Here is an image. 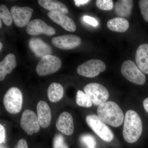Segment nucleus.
I'll return each mask as SVG.
<instances>
[{
    "label": "nucleus",
    "mask_w": 148,
    "mask_h": 148,
    "mask_svg": "<svg viewBox=\"0 0 148 148\" xmlns=\"http://www.w3.org/2000/svg\"><path fill=\"white\" fill-rule=\"evenodd\" d=\"M135 61L141 71L148 74V44H143L139 46L136 52Z\"/></svg>",
    "instance_id": "17"
},
{
    "label": "nucleus",
    "mask_w": 148,
    "mask_h": 148,
    "mask_svg": "<svg viewBox=\"0 0 148 148\" xmlns=\"http://www.w3.org/2000/svg\"><path fill=\"white\" fill-rule=\"evenodd\" d=\"M33 10L32 8L27 7H12L10 9V12L16 26L21 28L29 24Z\"/></svg>",
    "instance_id": "11"
},
{
    "label": "nucleus",
    "mask_w": 148,
    "mask_h": 148,
    "mask_svg": "<svg viewBox=\"0 0 148 148\" xmlns=\"http://www.w3.org/2000/svg\"><path fill=\"white\" fill-rule=\"evenodd\" d=\"M88 125L98 137L106 142H110L114 138L113 133L110 127L97 116L88 115L86 117Z\"/></svg>",
    "instance_id": "3"
},
{
    "label": "nucleus",
    "mask_w": 148,
    "mask_h": 148,
    "mask_svg": "<svg viewBox=\"0 0 148 148\" xmlns=\"http://www.w3.org/2000/svg\"><path fill=\"white\" fill-rule=\"evenodd\" d=\"M143 131V123L140 116L135 111H127L125 116L123 130L124 140L127 143H135L139 140Z\"/></svg>",
    "instance_id": "1"
},
{
    "label": "nucleus",
    "mask_w": 148,
    "mask_h": 148,
    "mask_svg": "<svg viewBox=\"0 0 148 148\" xmlns=\"http://www.w3.org/2000/svg\"><path fill=\"white\" fill-rule=\"evenodd\" d=\"M64 94V88L62 85L58 83H52L48 88V98L52 103L60 101L63 98Z\"/></svg>",
    "instance_id": "22"
},
{
    "label": "nucleus",
    "mask_w": 148,
    "mask_h": 148,
    "mask_svg": "<svg viewBox=\"0 0 148 148\" xmlns=\"http://www.w3.org/2000/svg\"><path fill=\"white\" fill-rule=\"evenodd\" d=\"M56 125L58 130L64 135H71L73 133V119L68 112H63L59 115Z\"/></svg>",
    "instance_id": "13"
},
{
    "label": "nucleus",
    "mask_w": 148,
    "mask_h": 148,
    "mask_svg": "<svg viewBox=\"0 0 148 148\" xmlns=\"http://www.w3.org/2000/svg\"><path fill=\"white\" fill-rule=\"evenodd\" d=\"M143 106L146 112L148 113V97L145 98L143 101Z\"/></svg>",
    "instance_id": "33"
},
{
    "label": "nucleus",
    "mask_w": 148,
    "mask_h": 148,
    "mask_svg": "<svg viewBox=\"0 0 148 148\" xmlns=\"http://www.w3.org/2000/svg\"><path fill=\"white\" fill-rule=\"evenodd\" d=\"M16 66L15 55L13 53L8 54L0 63V80H3L6 75L10 74Z\"/></svg>",
    "instance_id": "18"
},
{
    "label": "nucleus",
    "mask_w": 148,
    "mask_h": 148,
    "mask_svg": "<svg viewBox=\"0 0 148 148\" xmlns=\"http://www.w3.org/2000/svg\"><path fill=\"white\" fill-rule=\"evenodd\" d=\"M80 141L87 148H96V142L95 138L90 134H84L80 137Z\"/></svg>",
    "instance_id": "25"
},
{
    "label": "nucleus",
    "mask_w": 148,
    "mask_h": 148,
    "mask_svg": "<svg viewBox=\"0 0 148 148\" xmlns=\"http://www.w3.org/2000/svg\"><path fill=\"white\" fill-rule=\"evenodd\" d=\"M23 96L21 90L16 87L10 88L4 96L3 104L9 113L16 114L22 109Z\"/></svg>",
    "instance_id": "4"
},
{
    "label": "nucleus",
    "mask_w": 148,
    "mask_h": 148,
    "mask_svg": "<svg viewBox=\"0 0 148 148\" xmlns=\"http://www.w3.org/2000/svg\"><path fill=\"white\" fill-rule=\"evenodd\" d=\"M84 21L93 27H97L98 25V21L95 18L88 15H84L83 17Z\"/></svg>",
    "instance_id": "29"
},
{
    "label": "nucleus",
    "mask_w": 148,
    "mask_h": 148,
    "mask_svg": "<svg viewBox=\"0 0 148 148\" xmlns=\"http://www.w3.org/2000/svg\"><path fill=\"white\" fill-rule=\"evenodd\" d=\"M5 131L4 127L1 124L0 125V143L4 142L5 138Z\"/></svg>",
    "instance_id": "30"
},
{
    "label": "nucleus",
    "mask_w": 148,
    "mask_h": 148,
    "mask_svg": "<svg viewBox=\"0 0 148 148\" xmlns=\"http://www.w3.org/2000/svg\"><path fill=\"white\" fill-rule=\"evenodd\" d=\"M76 102L78 106L84 108H90L92 104L89 97L81 90H78L77 92Z\"/></svg>",
    "instance_id": "23"
},
{
    "label": "nucleus",
    "mask_w": 148,
    "mask_h": 148,
    "mask_svg": "<svg viewBox=\"0 0 148 148\" xmlns=\"http://www.w3.org/2000/svg\"><path fill=\"white\" fill-rule=\"evenodd\" d=\"M26 31L28 34L31 36H37L41 34L52 36L56 33L53 27L40 19H35L30 21L27 25Z\"/></svg>",
    "instance_id": "12"
},
{
    "label": "nucleus",
    "mask_w": 148,
    "mask_h": 148,
    "mask_svg": "<svg viewBox=\"0 0 148 148\" xmlns=\"http://www.w3.org/2000/svg\"><path fill=\"white\" fill-rule=\"evenodd\" d=\"M96 5L101 10H111L114 8V3L112 0H97Z\"/></svg>",
    "instance_id": "26"
},
{
    "label": "nucleus",
    "mask_w": 148,
    "mask_h": 148,
    "mask_svg": "<svg viewBox=\"0 0 148 148\" xmlns=\"http://www.w3.org/2000/svg\"><path fill=\"white\" fill-rule=\"evenodd\" d=\"M0 17L7 26H10L12 24L13 18L11 13L4 5L0 6Z\"/></svg>",
    "instance_id": "24"
},
{
    "label": "nucleus",
    "mask_w": 148,
    "mask_h": 148,
    "mask_svg": "<svg viewBox=\"0 0 148 148\" xmlns=\"http://www.w3.org/2000/svg\"><path fill=\"white\" fill-rule=\"evenodd\" d=\"M53 148H69L63 135L56 134L53 138Z\"/></svg>",
    "instance_id": "27"
},
{
    "label": "nucleus",
    "mask_w": 148,
    "mask_h": 148,
    "mask_svg": "<svg viewBox=\"0 0 148 148\" xmlns=\"http://www.w3.org/2000/svg\"><path fill=\"white\" fill-rule=\"evenodd\" d=\"M51 42L58 49L69 50L78 47L81 44L82 40L76 35H65L54 37L51 40Z\"/></svg>",
    "instance_id": "10"
},
{
    "label": "nucleus",
    "mask_w": 148,
    "mask_h": 148,
    "mask_svg": "<svg viewBox=\"0 0 148 148\" xmlns=\"http://www.w3.org/2000/svg\"><path fill=\"white\" fill-rule=\"evenodd\" d=\"M85 93L91 100L92 104L95 106H100L106 103L109 97V93L103 85L97 83L88 84L84 88Z\"/></svg>",
    "instance_id": "6"
},
{
    "label": "nucleus",
    "mask_w": 148,
    "mask_h": 148,
    "mask_svg": "<svg viewBox=\"0 0 148 148\" xmlns=\"http://www.w3.org/2000/svg\"><path fill=\"white\" fill-rule=\"evenodd\" d=\"M1 148H3L2 147H1Z\"/></svg>",
    "instance_id": "36"
},
{
    "label": "nucleus",
    "mask_w": 148,
    "mask_h": 148,
    "mask_svg": "<svg viewBox=\"0 0 148 148\" xmlns=\"http://www.w3.org/2000/svg\"><path fill=\"white\" fill-rule=\"evenodd\" d=\"M133 6V1L132 0H119L114 5L116 14L119 17L123 18L130 16Z\"/></svg>",
    "instance_id": "20"
},
{
    "label": "nucleus",
    "mask_w": 148,
    "mask_h": 148,
    "mask_svg": "<svg viewBox=\"0 0 148 148\" xmlns=\"http://www.w3.org/2000/svg\"><path fill=\"white\" fill-rule=\"evenodd\" d=\"M38 3L40 6L51 12H60L65 14L69 12L67 7L59 1L39 0Z\"/></svg>",
    "instance_id": "19"
},
{
    "label": "nucleus",
    "mask_w": 148,
    "mask_h": 148,
    "mask_svg": "<svg viewBox=\"0 0 148 148\" xmlns=\"http://www.w3.org/2000/svg\"><path fill=\"white\" fill-rule=\"evenodd\" d=\"M106 69V64L103 61L92 59L79 65L77 68V73L86 77L93 78L105 71Z\"/></svg>",
    "instance_id": "8"
},
{
    "label": "nucleus",
    "mask_w": 148,
    "mask_h": 148,
    "mask_svg": "<svg viewBox=\"0 0 148 148\" xmlns=\"http://www.w3.org/2000/svg\"><path fill=\"white\" fill-rule=\"evenodd\" d=\"M20 125L21 128L30 135L38 132L40 126L36 114L30 110H25L23 112L20 120Z\"/></svg>",
    "instance_id": "9"
},
{
    "label": "nucleus",
    "mask_w": 148,
    "mask_h": 148,
    "mask_svg": "<svg viewBox=\"0 0 148 148\" xmlns=\"http://www.w3.org/2000/svg\"><path fill=\"white\" fill-rule=\"evenodd\" d=\"M37 115L41 127L47 128L50 125L51 113L50 108L45 101H41L37 106Z\"/></svg>",
    "instance_id": "15"
},
{
    "label": "nucleus",
    "mask_w": 148,
    "mask_h": 148,
    "mask_svg": "<svg viewBox=\"0 0 148 148\" xmlns=\"http://www.w3.org/2000/svg\"><path fill=\"white\" fill-rule=\"evenodd\" d=\"M75 5L77 7H79L81 5H84L85 4L90 2L89 0H75L74 1Z\"/></svg>",
    "instance_id": "32"
},
{
    "label": "nucleus",
    "mask_w": 148,
    "mask_h": 148,
    "mask_svg": "<svg viewBox=\"0 0 148 148\" xmlns=\"http://www.w3.org/2000/svg\"><path fill=\"white\" fill-rule=\"evenodd\" d=\"M15 148H28L27 141L24 139H21L18 141Z\"/></svg>",
    "instance_id": "31"
},
{
    "label": "nucleus",
    "mask_w": 148,
    "mask_h": 148,
    "mask_svg": "<svg viewBox=\"0 0 148 148\" xmlns=\"http://www.w3.org/2000/svg\"><path fill=\"white\" fill-rule=\"evenodd\" d=\"M139 6L144 20L148 22V0L139 1Z\"/></svg>",
    "instance_id": "28"
},
{
    "label": "nucleus",
    "mask_w": 148,
    "mask_h": 148,
    "mask_svg": "<svg viewBox=\"0 0 148 148\" xmlns=\"http://www.w3.org/2000/svg\"><path fill=\"white\" fill-rule=\"evenodd\" d=\"M2 25V21L1 20H1H0V27H1V28Z\"/></svg>",
    "instance_id": "35"
},
{
    "label": "nucleus",
    "mask_w": 148,
    "mask_h": 148,
    "mask_svg": "<svg viewBox=\"0 0 148 148\" xmlns=\"http://www.w3.org/2000/svg\"><path fill=\"white\" fill-rule=\"evenodd\" d=\"M107 25L111 31L123 33L127 31L129 27V23L126 18L116 17L110 19Z\"/></svg>",
    "instance_id": "21"
},
{
    "label": "nucleus",
    "mask_w": 148,
    "mask_h": 148,
    "mask_svg": "<svg viewBox=\"0 0 148 148\" xmlns=\"http://www.w3.org/2000/svg\"><path fill=\"white\" fill-rule=\"evenodd\" d=\"M29 47L32 52L38 57L50 55L52 49L47 44L39 38H32L29 41Z\"/></svg>",
    "instance_id": "16"
},
{
    "label": "nucleus",
    "mask_w": 148,
    "mask_h": 148,
    "mask_svg": "<svg viewBox=\"0 0 148 148\" xmlns=\"http://www.w3.org/2000/svg\"><path fill=\"white\" fill-rule=\"evenodd\" d=\"M97 114L103 122L114 127H119L124 120L123 111L113 101H107L98 106Z\"/></svg>",
    "instance_id": "2"
},
{
    "label": "nucleus",
    "mask_w": 148,
    "mask_h": 148,
    "mask_svg": "<svg viewBox=\"0 0 148 148\" xmlns=\"http://www.w3.org/2000/svg\"><path fill=\"white\" fill-rule=\"evenodd\" d=\"M2 48V44L1 42L0 43V49L1 50Z\"/></svg>",
    "instance_id": "34"
},
{
    "label": "nucleus",
    "mask_w": 148,
    "mask_h": 148,
    "mask_svg": "<svg viewBox=\"0 0 148 148\" xmlns=\"http://www.w3.org/2000/svg\"><path fill=\"white\" fill-rule=\"evenodd\" d=\"M62 62L59 57L48 55L41 58L36 68L37 74L44 76L54 73L61 68Z\"/></svg>",
    "instance_id": "7"
},
{
    "label": "nucleus",
    "mask_w": 148,
    "mask_h": 148,
    "mask_svg": "<svg viewBox=\"0 0 148 148\" xmlns=\"http://www.w3.org/2000/svg\"><path fill=\"white\" fill-rule=\"evenodd\" d=\"M48 16L66 31L73 32L76 30V26L73 20L64 14L49 12L48 13Z\"/></svg>",
    "instance_id": "14"
},
{
    "label": "nucleus",
    "mask_w": 148,
    "mask_h": 148,
    "mask_svg": "<svg viewBox=\"0 0 148 148\" xmlns=\"http://www.w3.org/2000/svg\"><path fill=\"white\" fill-rule=\"evenodd\" d=\"M121 72L124 77L132 83L138 85H143L146 82V78L145 74L131 60H127L123 62Z\"/></svg>",
    "instance_id": "5"
}]
</instances>
